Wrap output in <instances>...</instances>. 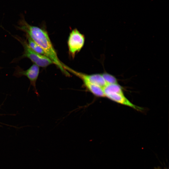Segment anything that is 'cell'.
Returning a JSON list of instances; mask_svg holds the SVG:
<instances>
[{"instance_id":"obj_6","label":"cell","mask_w":169,"mask_h":169,"mask_svg":"<svg viewBox=\"0 0 169 169\" xmlns=\"http://www.w3.org/2000/svg\"><path fill=\"white\" fill-rule=\"evenodd\" d=\"M105 97L114 102L131 107L137 111H142L143 109L137 106L131 102L124 94L114 93H105Z\"/></svg>"},{"instance_id":"obj_1","label":"cell","mask_w":169,"mask_h":169,"mask_svg":"<svg viewBox=\"0 0 169 169\" xmlns=\"http://www.w3.org/2000/svg\"><path fill=\"white\" fill-rule=\"evenodd\" d=\"M19 20L17 29L24 32L43 50L49 58L64 74L69 76V73L64 68V64L58 58L47 32L44 29L29 24L23 15Z\"/></svg>"},{"instance_id":"obj_8","label":"cell","mask_w":169,"mask_h":169,"mask_svg":"<svg viewBox=\"0 0 169 169\" xmlns=\"http://www.w3.org/2000/svg\"><path fill=\"white\" fill-rule=\"evenodd\" d=\"M104 94L114 93L124 94L122 87L118 83L107 84L103 88Z\"/></svg>"},{"instance_id":"obj_7","label":"cell","mask_w":169,"mask_h":169,"mask_svg":"<svg viewBox=\"0 0 169 169\" xmlns=\"http://www.w3.org/2000/svg\"><path fill=\"white\" fill-rule=\"evenodd\" d=\"M86 89L95 96L98 97H105L103 88L86 81H83Z\"/></svg>"},{"instance_id":"obj_10","label":"cell","mask_w":169,"mask_h":169,"mask_svg":"<svg viewBox=\"0 0 169 169\" xmlns=\"http://www.w3.org/2000/svg\"><path fill=\"white\" fill-rule=\"evenodd\" d=\"M101 74L108 84L117 83V79L113 75L106 72Z\"/></svg>"},{"instance_id":"obj_2","label":"cell","mask_w":169,"mask_h":169,"mask_svg":"<svg viewBox=\"0 0 169 169\" xmlns=\"http://www.w3.org/2000/svg\"><path fill=\"white\" fill-rule=\"evenodd\" d=\"M14 37L19 41L22 45L23 53L21 58H27L39 67H46L53 64L52 61L46 56L38 54L28 46L27 41L19 36Z\"/></svg>"},{"instance_id":"obj_11","label":"cell","mask_w":169,"mask_h":169,"mask_svg":"<svg viewBox=\"0 0 169 169\" xmlns=\"http://www.w3.org/2000/svg\"><path fill=\"white\" fill-rule=\"evenodd\" d=\"M155 169H161L160 168H155Z\"/></svg>"},{"instance_id":"obj_4","label":"cell","mask_w":169,"mask_h":169,"mask_svg":"<svg viewBox=\"0 0 169 169\" xmlns=\"http://www.w3.org/2000/svg\"><path fill=\"white\" fill-rule=\"evenodd\" d=\"M84 43V35L77 29L72 31L68 39V44L69 52L74 57L76 53L79 51L83 47Z\"/></svg>"},{"instance_id":"obj_5","label":"cell","mask_w":169,"mask_h":169,"mask_svg":"<svg viewBox=\"0 0 169 169\" xmlns=\"http://www.w3.org/2000/svg\"><path fill=\"white\" fill-rule=\"evenodd\" d=\"M64 69L67 71L74 74L81 79L82 81L85 80L91 83L97 85L103 88L108 84L106 82L101 74H87L77 71L65 65Z\"/></svg>"},{"instance_id":"obj_9","label":"cell","mask_w":169,"mask_h":169,"mask_svg":"<svg viewBox=\"0 0 169 169\" xmlns=\"http://www.w3.org/2000/svg\"><path fill=\"white\" fill-rule=\"evenodd\" d=\"M27 43L29 47L34 52L41 54L45 56L42 49L27 34H26Z\"/></svg>"},{"instance_id":"obj_3","label":"cell","mask_w":169,"mask_h":169,"mask_svg":"<svg viewBox=\"0 0 169 169\" xmlns=\"http://www.w3.org/2000/svg\"><path fill=\"white\" fill-rule=\"evenodd\" d=\"M39 73V67L33 64L26 70L23 69L19 66H17L15 68L13 75L18 78L23 76L26 77L29 80L30 84L33 86L34 92L38 96V93L36 88V83Z\"/></svg>"}]
</instances>
